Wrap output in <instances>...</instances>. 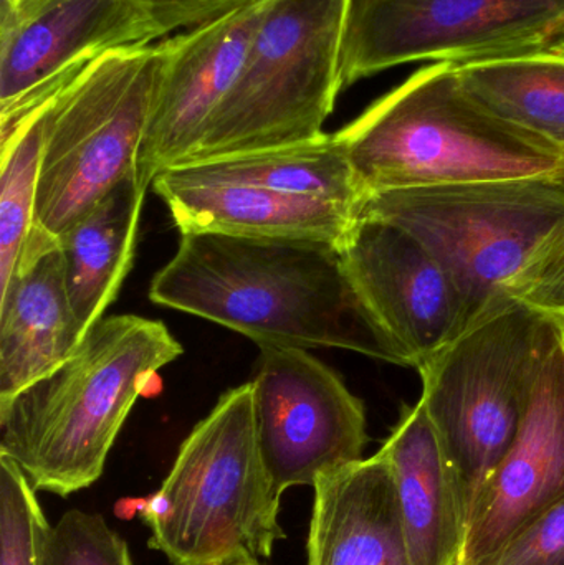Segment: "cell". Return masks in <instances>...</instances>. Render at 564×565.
Segmentation results:
<instances>
[{
	"label": "cell",
	"instance_id": "obj_1",
	"mask_svg": "<svg viewBox=\"0 0 564 565\" xmlns=\"http://www.w3.org/2000/svg\"><path fill=\"white\" fill-rule=\"evenodd\" d=\"M155 305L199 316L264 345L333 348L406 365L328 242L181 234L149 286Z\"/></svg>",
	"mask_w": 564,
	"mask_h": 565
},
{
	"label": "cell",
	"instance_id": "obj_2",
	"mask_svg": "<svg viewBox=\"0 0 564 565\" xmlns=\"http://www.w3.org/2000/svg\"><path fill=\"white\" fill-rule=\"evenodd\" d=\"M182 352L161 321L99 319L58 367L0 401V455L35 491L66 498L92 487L136 401Z\"/></svg>",
	"mask_w": 564,
	"mask_h": 565
},
{
	"label": "cell",
	"instance_id": "obj_3",
	"mask_svg": "<svg viewBox=\"0 0 564 565\" xmlns=\"http://www.w3.org/2000/svg\"><path fill=\"white\" fill-rule=\"evenodd\" d=\"M334 135L366 198L564 171L562 148L490 111L450 62L417 70Z\"/></svg>",
	"mask_w": 564,
	"mask_h": 565
},
{
	"label": "cell",
	"instance_id": "obj_4",
	"mask_svg": "<svg viewBox=\"0 0 564 565\" xmlns=\"http://www.w3.org/2000/svg\"><path fill=\"white\" fill-rule=\"evenodd\" d=\"M281 494L262 457L252 384L219 398L141 508L148 546L172 565L258 564L285 540Z\"/></svg>",
	"mask_w": 564,
	"mask_h": 565
},
{
	"label": "cell",
	"instance_id": "obj_5",
	"mask_svg": "<svg viewBox=\"0 0 564 565\" xmlns=\"http://www.w3.org/2000/svg\"><path fill=\"white\" fill-rule=\"evenodd\" d=\"M555 321L512 296L417 367L423 402L470 514L512 447Z\"/></svg>",
	"mask_w": 564,
	"mask_h": 565
},
{
	"label": "cell",
	"instance_id": "obj_6",
	"mask_svg": "<svg viewBox=\"0 0 564 565\" xmlns=\"http://www.w3.org/2000/svg\"><path fill=\"white\" fill-rule=\"evenodd\" d=\"M348 9L350 0H272L231 92L184 164L323 136L343 89Z\"/></svg>",
	"mask_w": 564,
	"mask_h": 565
},
{
	"label": "cell",
	"instance_id": "obj_7",
	"mask_svg": "<svg viewBox=\"0 0 564 565\" xmlns=\"http://www.w3.org/2000/svg\"><path fill=\"white\" fill-rule=\"evenodd\" d=\"M360 217L413 234L453 278L467 328L509 298L507 285L564 218V171L368 195Z\"/></svg>",
	"mask_w": 564,
	"mask_h": 565
},
{
	"label": "cell",
	"instance_id": "obj_8",
	"mask_svg": "<svg viewBox=\"0 0 564 565\" xmlns=\"http://www.w3.org/2000/svg\"><path fill=\"white\" fill-rule=\"evenodd\" d=\"M164 53V40L113 50L52 99L33 232L58 241L136 172Z\"/></svg>",
	"mask_w": 564,
	"mask_h": 565
},
{
	"label": "cell",
	"instance_id": "obj_9",
	"mask_svg": "<svg viewBox=\"0 0 564 565\" xmlns=\"http://www.w3.org/2000/svg\"><path fill=\"white\" fill-rule=\"evenodd\" d=\"M563 36L564 0H350L341 79L542 52Z\"/></svg>",
	"mask_w": 564,
	"mask_h": 565
},
{
	"label": "cell",
	"instance_id": "obj_10",
	"mask_svg": "<svg viewBox=\"0 0 564 565\" xmlns=\"http://www.w3.org/2000/svg\"><path fill=\"white\" fill-rule=\"evenodd\" d=\"M159 39L158 26L132 0H2V141L93 60Z\"/></svg>",
	"mask_w": 564,
	"mask_h": 565
},
{
	"label": "cell",
	"instance_id": "obj_11",
	"mask_svg": "<svg viewBox=\"0 0 564 565\" xmlns=\"http://www.w3.org/2000/svg\"><path fill=\"white\" fill-rule=\"evenodd\" d=\"M258 444L278 493L363 460L364 404L307 349L264 345L254 379Z\"/></svg>",
	"mask_w": 564,
	"mask_h": 565
},
{
	"label": "cell",
	"instance_id": "obj_12",
	"mask_svg": "<svg viewBox=\"0 0 564 565\" xmlns=\"http://www.w3.org/2000/svg\"><path fill=\"white\" fill-rule=\"evenodd\" d=\"M340 250L358 295L406 367H419L466 331L459 289L409 232L360 217Z\"/></svg>",
	"mask_w": 564,
	"mask_h": 565
},
{
	"label": "cell",
	"instance_id": "obj_13",
	"mask_svg": "<svg viewBox=\"0 0 564 565\" xmlns=\"http://www.w3.org/2000/svg\"><path fill=\"white\" fill-rule=\"evenodd\" d=\"M272 0L252 3L199 29L164 40L136 181L148 191L164 169L189 161L231 92Z\"/></svg>",
	"mask_w": 564,
	"mask_h": 565
},
{
	"label": "cell",
	"instance_id": "obj_14",
	"mask_svg": "<svg viewBox=\"0 0 564 565\" xmlns=\"http://www.w3.org/2000/svg\"><path fill=\"white\" fill-rule=\"evenodd\" d=\"M564 500V342L555 321L519 434L470 514L459 565H476Z\"/></svg>",
	"mask_w": 564,
	"mask_h": 565
},
{
	"label": "cell",
	"instance_id": "obj_15",
	"mask_svg": "<svg viewBox=\"0 0 564 565\" xmlns=\"http://www.w3.org/2000/svg\"><path fill=\"white\" fill-rule=\"evenodd\" d=\"M82 339L58 241L32 231L0 292V401L58 367Z\"/></svg>",
	"mask_w": 564,
	"mask_h": 565
},
{
	"label": "cell",
	"instance_id": "obj_16",
	"mask_svg": "<svg viewBox=\"0 0 564 565\" xmlns=\"http://www.w3.org/2000/svg\"><path fill=\"white\" fill-rule=\"evenodd\" d=\"M313 491L308 565H413L383 451L324 471Z\"/></svg>",
	"mask_w": 564,
	"mask_h": 565
},
{
	"label": "cell",
	"instance_id": "obj_17",
	"mask_svg": "<svg viewBox=\"0 0 564 565\" xmlns=\"http://www.w3.org/2000/svg\"><path fill=\"white\" fill-rule=\"evenodd\" d=\"M151 185L181 234L298 238L341 248L360 218V212L348 205L254 185L179 184L162 175H156Z\"/></svg>",
	"mask_w": 564,
	"mask_h": 565
},
{
	"label": "cell",
	"instance_id": "obj_18",
	"mask_svg": "<svg viewBox=\"0 0 564 565\" xmlns=\"http://www.w3.org/2000/svg\"><path fill=\"white\" fill-rule=\"evenodd\" d=\"M413 565H459L467 516L453 468L423 402L404 407L383 447Z\"/></svg>",
	"mask_w": 564,
	"mask_h": 565
},
{
	"label": "cell",
	"instance_id": "obj_19",
	"mask_svg": "<svg viewBox=\"0 0 564 565\" xmlns=\"http://www.w3.org/2000/svg\"><path fill=\"white\" fill-rule=\"evenodd\" d=\"M145 198L132 172L58 238L82 338L103 318L131 270Z\"/></svg>",
	"mask_w": 564,
	"mask_h": 565
},
{
	"label": "cell",
	"instance_id": "obj_20",
	"mask_svg": "<svg viewBox=\"0 0 564 565\" xmlns=\"http://www.w3.org/2000/svg\"><path fill=\"white\" fill-rule=\"evenodd\" d=\"M158 175L179 184L254 185L337 202L360 214L366 199L343 146L327 132L313 141L175 166Z\"/></svg>",
	"mask_w": 564,
	"mask_h": 565
},
{
	"label": "cell",
	"instance_id": "obj_21",
	"mask_svg": "<svg viewBox=\"0 0 564 565\" xmlns=\"http://www.w3.org/2000/svg\"><path fill=\"white\" fill-rule=\"evenodd\" d=\"M466 88L500 118L564 151V56L542 52L457 65Z\"/></svg>",
	"mask_w": 564,
	"mask_h": 565
},
{
	"label": "cell",
	"instance_id": "obj_22",
	"mask_svg": "<svg viewBox=\"0 0 564 565\" xmlns=\"http://www.w3.org/2000/svg\"><path fill=\"white\" fill-rule=\"evenodd\" d=\"M49 105L33 113L0 146V292L9 286L19 268L35 221Z\"/></svg>",
	"mask_w": 564,
	"mask_h": 565
},
{
	"label": "cell",
	"instance_id": "obj_23",
	"mask_svg": "<svg viewBox=\"0 0 564 565\" xmlns=\"http://www.w3.org/2000/svg\"><path fill=\"white\" fill-rule=\"evenodd\" d=\"M35 488L0 455V565H45L50 526Z\"/></svg>",
	"mask_w": 564,
	"mask_h": 565
},
{
	"label": "cell",
	"instance_id": "obj_24",
	"mask_svg": "<svg viewBox=\"0 0 564 565\" xmlns=\"http://www.w3.org/2000/svg\"><path fill=\"white\" fill-rule=\"evenodd\" d=\"M45 565H135L128 544L98 513L70 510L50 531Z\"/></svg>",
	"mask_w": 564,
	"mask_h": 565
},
{
	"label": "cell",
	"instance_id": "obj_25",
	"mask_svg": "<svg viewBox=\"0 0 564 565\" xmlns=\"http://www.w3.org/2000/svg\"><path fill=\"white\" fill-rule=\"evenodd\" d=\"M506 292L564 326V218L540 242Z\"/></svg>",
	"mask_w": 564,
	"mask_h": 565
},
{
	"label": "cell",
	"instance_id": "obj_26",
	"mask_svg": "<svg viewBox=\"0 0 564 565\" xmlns=\"http://www.w3.org/2000/svg\"><path fill=\"white\" fill-rule=\"evenodd\" d=\"M476 565H564V500Z\"/></svg>",
	"mask_w": 564,
	"mask_h": 565
},
{
	"label": "cell",
	"instance_id": "obj_27",
	"mask_svg": "<svg viewBox=\"0 0 564 565\" xmlns=\"http://www.w3.org/2000/svg\"><path fill=\"white\" fill-rule=\"evenodd\" d=\"M152 20L162 36L199 29L235 10L262 0H132Z\"/></svg>",
	"mask_w": 564,
	"mask_h": 565
},
{
	"label": "cell",
	"instance_id": "obj_28",
	"mask_svg": "<svg viewBox=\"0 0 564 565\" xmlns=\"http://www.w3.org/2000/svg\"><path fill=\"white\" fill-rule=\"evenodd\" d=\"M550 52L558 53V55L564 56V36L563 39H560L558 42L553 43L552 46H549Z\"/></svg>",
	"mask_w": 564,
	"mask_h": 565
},
{
	"label": "cell",
	"instance_id": "obj_29",
	"mask_svg": "<svg viewBox=\"0 0 564 565\" xmlns=\"http://www.w3.org/2000/svg\"><path fill=\"white\" fill-rule=\"evenodd\" d=\"M241 565H262V564L258 563V564H241Z\"/></svg>",
	"mask_w": 564,
	"mask_h": 565
},
{
	"label": "cell",
	"instance_id": "obj_30",
	"mask_svg": "<svg viewBox=\"0 0 564 565\" xmlns=\"http://www.w3.org/2000/svg\"><path fill=\"white\" fill-rule=\"evenodd\" d=\"M562 329H563V342H564V326H562Z\"/></svg>",
	"mask_w": 564,
	"mask_h": 565
}]
</instances>
